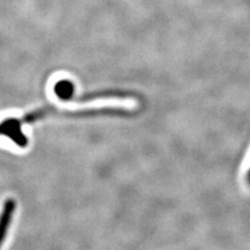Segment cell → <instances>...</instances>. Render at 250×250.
<instances>
[{
  "label": "cell",
  "instance_id": "cell-5",
  "mask_svg": "<svg viewBox=\"0 0 250 250\" xmlns=\"http://www.w3.org/2000/svg\"><path fill=\"white\" fill-rule=\"evenodd\" d=\"M247 177H248V182H249V184H250V170H249V172H248Z\"/></svg>",
  "mask_w": 250,
  "mask_h": 250
},
{
  "label": "cell",
  "instance_id": "cell-2",
  "mask_svg": "<svg viewBox=\"0 0 250 250\" xmlns=\"http://www.w3.org/2000/svg\"><path fill=\"white\" fill-rule=\"evenodd\" d=\"M15 208V201L13 199H7L3 206L2 212L0 214V245L2 244V242L7 233V229L10 228Z\"/></svg>",
  "mask_w": 250,
  "mask_h": 250
},
{
  "label": "cell",
  "instance_id": "cell-1",
  "mask_svg": "<svg viewBox=\"0 0 250 250\" xmlns=\"http://www.w3.org/2000/svg\"><path fill=\"white\" fill-rule=\"evenodd\" d=\"M0 134L10 136L20 146L26 145V138H24V136L22 135L19 121L17 120H6L0 124Z\"/></svg>",
  "mask_w": 250,
  "mask_h": 250
},
{
  "label": "cell",
  "instance_id": "cell-3",
  "mask_svg": "<svg viewBox=\"0 0 250 250\" xmlns=\"http://www.w3.org/2000/svg\"><path fill=\"white\" fill-rule=\"evenodd\" d=\"M132 96V94L126 93L123 91H105V92H96L93 94H87L83 97H81V100H92L95 98H100V97H128Z\"/></svg>",
  "mask_w": 250,
  "mask_h": 250
},
{
  "label": "cell",
  "instance_id": "cell-4",
  "mask_svg": "<svg viewBox=\"0 0 250 250\" xmlns=\"http://www.w3.org/2000/svg\"><path fill=\"white\" fill-rule=\"evenodd\" d=\"M57 94L62 98H69L70 92H72V84L67 82H61L56 88Z\"/></svg>",
  "mask_w": 250,
  "mask_h": 250
}]
</instances>
